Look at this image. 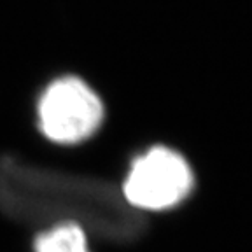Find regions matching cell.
Masks as SVG:
<instances>
[{
  "mask_svg": "<svg viewBox=\"0 0 252 252\" xmlns=\"http://www.w3.org/2000/svg\"><path fill=\"white\" fill-rule=\"evenodd\" d=\"M0 214L28 226L79 224L96 238L140 240L147 219L109 181L0 154Z\"/></svg>",
  "mask_w": 252,
  "mask_h": 252,
  "instance_id": "obj_1",
  "label": "cell"
},
{
  "mask_svg": "<svg viewBox=\"0 0 252 252\" xmlns=\"http://www.w3.org/2000/svg\"><path fill=\"white\" fill-rule=\"evenodd\" d=\"M194 184L193 166L184 154L168 146H153L131 161L119 191L137 212H161L181 205Z\"/></svg>",
  "mask_w": 252,
  "mask_h": 252,
  "instance_id": "obj_2",
  "label": "cell"
},
{
  "mask_svg": "<svg viewBox=\"0 0 252 252\" xmlns=\"http://www.w3.org/2000/svg\"><path fill=\"white\" fill-rule=\"evenodd\" d=\"M105 109L98 93L77 75H63L46 86L37 102V125L47 140L74 146L93 137Z\"/></svg>",
  "mask_w": 252,
  "mask_h": 252,
  "instance_id": "obj_3",
  "label": "cell"
},
{
  "mask_svg": "<svg viewBox=\"0 0 252 252\" xmlns=\"http://www.w3.org/2000/svg\"><path fill=\"white\" fill-rule=\"evenodd\" d=\"M33 252H91L88 233L79 224H56L40 231L33 240Z\"/></svg>",
  "mask_w": 252,
  "mask_h": 252,
  "instance_id": "obj_4",
  "label": "cell"
}]
</instances>
